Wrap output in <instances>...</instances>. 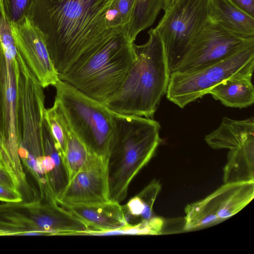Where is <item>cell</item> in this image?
Listing matches in <instances>:
<instances>
[{
  "label": "cell",
  "mask_w": 254,
  "mask_h": 254,
  "mask_svg": "<svg viewBox=\"0 0 254 254\" xmlns=\"http://www.w3.org/2000/svg\"><path fill=\"white\" fill-rule=\"evenodd\" d=\"M116 0H35L28 16L42 34L59 77L74 72L127 30L119 22Z\"/></svg>",
  "instance_id": "cell-1"
},
{
  "label": "cell",
  "mask_w": 254,
  "mask_h": 254,
  "mask_svg": "<svg viewBox=\"0 0 254 254\" xmlns=\"http://www.w3.org/2000/svg\"><path fill=\"white\" fill-rule=\"evenodd\" d=\"M107 157L110 201L120 203L129 185L154 156L161 142L159 123L151 118L113 113Z\"/></svg>",
  "instance_id": "cell-2"
},
{
  "label": "cell",
  "mask_w": 254,
  "mask_h": 254,
  "mask_svg": "<svg viewBox=\"0 0 254 254\" xmlns=\"http://www.w3.org/2000/svg\"><path fill=\"white\" fill-rule=\"evenodd\" d=\"M142 45L134 43L136 59L123 85L103 104L112 113L152 118L166 93L170 76L163 45L151 29Z\"/></svg>",
  "instance_id": "cell-3"
},
{
  "label": "cell",
  "mask_w": 254,
  "mask_h": 254,
  "mask_svg": "<svg viewBox=\"0 0 254 254\" xmlns=\"http://www.w3.org/2000/svg\"><path fill=\"white\" fill-rule=\"evenodd\" d=\"M134 45L127 32L121 33L79 69L59 79L104 104L120 89L135 61Z\"/></svg>",
  "instance_id": "cell-4"
},
{
  "label": "cell",
  "mask_w": 254,
  "mask_h": 254,
  "mask_svg": "<svg viewBox=\"0 0 254 254\" xmlns=\"http://www.w3.org/2000/svg\"><path fill=\"white\" fill-rule=\"evenodd\" d=\"M70 129L92 154L107 159L114 129L113 113L103 104L59 79L54 86Z\"/></svg>",
  "instance_id": "cell-5"
},
{
  "label": "cell",
  "mask_w": 254,
  "mask_h": 254,
  "mask_svg": "<svg viewBox=\"0 0 254 254\" xmlns=\"http://www.w3.org/2000/svg\"><path fill=\"white\" fill-rule=\"evenodd\" d=\"M254 45L245 48L215 64L189 72L171 73L166 90L168 100L181 108L205 94L212 87L233 77H252Z\"/></svg>",
  "instance_id": "cell-6"
},
{
  "label": "cell",
  "mask_w": 254,
  "mask_h": 254,
  "mask_svg": "<svg viewBox=\"0 0 254 254\" xmlns=\"http://www.w3.org/2000/svg\"><path fill=\"white\" fill-rule=\"evenodd\" d=\"M211 0H175L154 30L162 42L170 73L190 43L210 21Z\"/></svg>",
  "instance_id": "cell-7"
},
{
  "label": "cell",
  "mask_w": 254,
  "mask_h": 254,
  "mask_svg": "<svg viewBox=\"0 0 254 254\" xmlns=\"http://www.w3.org/2000/svg\"><path fill=\"white\" fill-rule=\"evenodd\" d=\"M252 45H254V37L238 36L209 21L190 43L174 71L197 70Z\"/></svg>",
  "instance_id": "cell-8"
},
{
  "label": "cell",
  "mask_w": 254,
  "mask_h": 254,
  "mask_svg": "<svg viewBox=\"0 0 254 254\" xmlns=\"http://www.w3.org/2000/svg\"><path fill=\"white\" fill-rule=\"evenodd\" d=\"M18 57V53L4 54L0 65V80L5 168L17 181L20 182L26 179V176L19 154L16 91Z\"/></svg>",
  "instance_id": "cell-9"
},
{
  "label": "cell",
  "mask_w": 254,
  "mask_h": 254,
  "mask_svg": "<svg viewBox=\"0 0 254 254\" xmlns=\"http://www.w3.org/2000/svg\"><path fill=\"white\" fill-rule=\"evenodd\" d=\"M18 52L41 86H54L59 80L48 52L45 39L28 17L10 24Z\"/></svg>",
  "instance_id": "cell-10"
},
{
  "label": "cell",
  "mask_w": 254,
  "mask_h": 254,
  "mask_svg": "<svg viewBox=\"0 0 254 254\" xmlns=\"http://www.w3.org/2000/svg\"><path fill=\"white\" fill-rule=\"evenodd\" d=\"M109 201L107 159L96 156L69 181L57 199L59 205H92Z\"/></svg>",
  "instance_id": "cell-11"
},
{
  "label": "cell",
  "mask_w": 254,
  "mask_h": 254,
  "mask_svg": "<svg viewBox=\"0 0 254 254\" xmlns=\"http://www.w3.org/2000/svg\"><path fill=\"white\" fill-rule=\"evenodd\" d=\"M44 200L0 204V236H48L44 231Z\"/></svg>",
  "instance_id": "cell-12"
},
{
  "label": "cell",
  "mask_w": 254,
  "mask_h": 254,
  "mask_svg": "<svg viewBox=\"0 0 254 254\" xmlns=\"http://www.w3.org/2000/svg\"><path fill=\"white\" fill-rule=\"evenodd\" d=\"M120 203L108 202L92 205H60L82 221L90 231L115 230L129 224Z\"/></svg>",
  "instance_id": "cell-13"
},
{
  "label": "cell",
  "mask_w": 254,
  "mask_h": 254,
  "mask_svg": "<svg viewBox=\"0 0 254 254\" xmlns=\"http://www.w3.org/2000/svg\"><path fill=\"white\" fill-rule=\"evenodd\" d=\"M254 197V181L224 183L206 197L222 221L236 214Z\"/></svg>",
  "instance_id": "cell-14"
},
{
  "label": "cell",
  "mask_w": 254,
  "mask_h": 254,
  "mask_svg": "<svg viewBox=\"0 0 254 254\" xmlns=\"http://www.w3.org/2000/svg\"><path fill=\"white\" fill-rule=\"evenodd\" d=\"M254 136L253 117L242 120L222 118L219 126L207 134L204 140L214 149H235Z\"/></svg>",
  "instance_id": "cell-15"
},
{
  "label": "cell",
  "mask_w": 254,
  "mask_h": 254,
  "mask_svg": "<svg viewBox=\"0 0 254 254\" xmlns=\"http://www.w3.org/2000/svg\"><path fill=\"white\" fill-rule=\"evenodd\" d=\"M210 21L238 36L254 37V17L228 0H211Z\"/></svg>",
  "instance_id": "cell-16"
},
{
  "label": "cell",
  "mask_w": 254,
  "mask_h": 254,
  "mask_svg": "<svg viewBox=\"0 0 254 254\" xmlns=\"http://www.w3.org/2000/svg\"><path fill=\"white\" fill-rule=\"evenodd\" d=\"M207 94L224 106L231 108H246L254 102L252 78L248 77L228 78L212 87Z\"/></svg>",
  "instance_id": "cell-17"
},
{
  "label": "cell",
  "mask_w": 254,
  "mask_h": 254,
  "mask_svg": "<svg viewBox=\"0 0 254 254\" xmlns=\"http://www.w3.org/2000/svg\"><path fill=\"white\" fill-rule=\"evenodd\" d=\"M254 181V136L229 150L223 170L224 183Z\"/></svg>",
  "instance_id": "cell-18"
},
{
  "label": "cell",
  "mask_w": 254,
  "mask_h": 254,
  "mask_svg": "<svg viewBox=\"0 0 254 254\" xmlns=\"http://www.w3.org/2000/svg\"><path fill=\"white\" fill-rule=\"evenodd\" d=\"M163 6L164 0H135L128 26V35L131 41L134 42L141 31L154 23Z\"/></svg>",
  "instance_id": "cell-19"
},
{
  "label": "cell",
  "mask_w": 254,
  "mask_h": 254,
  "mask_svg": "<svg viewBox=\"0 0 254 254\" xmlns=\"http://www.w3.org/2000/svg\"><path fill=\"white\" fill-rule=\"evenodd\" d=\"M184 230L190 231L215 225L221 220L206 197L198 201L188 204L185 209Z\"/></svg>",
  "instance_id": "cell-20"
},
{
  "label": "cell",
  "mask_w": 254,
  "mask_h": 254,
  "mask_svg": "<svg viewBox=\"0 0 254 254\" xmlns=\"http://www.w3.org/2000/svg\"><path fill=\"white\" fill-rule=\"evenodd\" d=\"M95 156L69 128L64 154L69 180Z\"/></svg>",
  "instance_id": "cell-21"
},
{
  "label": "cell",
  "mask_w": 254,
  "mask_h": 254,
  "mask_svg": "<svg viewBox=\"0 0 254 254\" xmlns=\"http://www.w3.org/2000/svg\"><path fill=\"white\" fill-rule=\"evenodd\" d=\"M164 220L160 217H152L148 220L112 231H90L87 235L107 236L119 235H157L162 234Z\"/></svg>",
  "instance_id": "cell-22"
},
{
  "label": "cell",
  "mask_w": 254,
  "mask_h": 254,
  "mask_svg": "<svg viewBox=\"0 0 254 254\" xmlns=\"http://www.w3.org/2000/svg\"><path fill=\"white\" fill-rule=\"evenodd\" d=\"M45 118L52 136L64 157L65 150L69 127L58 103L46 110Z\"/></svg>",
  "instance_id": "cell-23"
},
{
  "label": "cell",
  "mask_w": 254,
  "mask_h": 254,
  "mask_svg": "<svg viewBox=\"0 0 254 254\" xmlns=\"http://www.w3.org/2000/svg\"><path fill=\"white\" fill-rule=\"evenodd\" d=\"M35 0H0V10L10 23H17L28 17Z\"/></svg>",
  "instance_id": "cell-24"
},
{
  "label": "cell",
  "mask_w": 254,
  "mask_h": 254,
  "mask_svg": "<svg viewBox=\"0 0 254 254\" xmlns=\"http://www.w3.org/2000/svg\"><path fill=\"white\" fill-rule=\"evenodd\" d=\"M160 190V183L154 179L136 195L145 208L146 220L153 217V206Z\"/></svg>",
  "instance_id": "cell-25"
},
{
  "label": "cell",
  "mask_w": 254,
  "mask_h": 254,
  "mask_svg": "<svg viewBox=\"0 0 254 254\" xmlns=\"http://www.w3.org/2000/svg\"><path fill=\"white\" fill-rule=\"evenodd\" d=\"M135 3V0H116L114 3V8L117 12L119 21L127 30Z\"/></svg>",
  "instance_id": "cell-26"
},
{
  "label": "cell",
  "mask_w": 254,
  "mask_h": 254,
  "mask_svg": "<svg viewBox=\"0 0 254 254\" xmlns=\"http://www.w3.org/2000/svg\"><path fill=\"white\" fill-rule=\"evenodd\" d=\"M23 200V195L17 189L0 183V201L18 202Z\"/></svg>",
  "instance_id": "cell-27"
},
{
  "label": "cell",
  "mask_w": 254,
  "mask_h": 254,
  "mask_svg": "<svg viewBox=\"0 0 254 254\" xmlns=\"http://www.w3.org/2000/svg\"><path fill=\"white\" fill-rule=\"evenodd\" d=\"M4 56V52L0 41V65L1 60ZM6 163V152L3 128V119L1 108V92L0 80V164L4 166Z\"/></svg>",
  "instance_id": "cell-28"
},
{
  "label": "cell",
  "mask_w": 254,
  "mask_h": 254,
  "mask_svg": "<svg viewBox=\"0 0 254 254\" xmlns=\"http://www.w3.org/2000/svg\"><path fill=\"white\" fill-rule=\"evenodd\" d=\"M237 7L254 17V0H228Z\"/></svg>",
  "instance_id": "cell-29"
},
{
  "label": "cell",
  "mask_w": 254,
  "mask_h": 254,
  "mask_svg": "<svg viewBox=\"0 0 254 254\" xmlns=\"http://www.w3.org/2000/svg\"><path fill=\"white\" fill-rule=\"evenodd\" d=\"M0 183L17 189V185L11 174L0 164Z\"/></svg>",
  "instance_id": "cell-30"
},
{
  "label": "cell",
  "mask_w": 254,
  "mask_h": 254,
  "mask_svg": "<svg viewBox=\"0 0 254 254\" xmlns=\"http://www.w3.org/2000/svg\"><path fill=\"white\" fill-rule=\"evenodd\" d=\"M175 0H164L163 10L164 12L169 9L173 4Z\"/></svg>",
  "instance_id": "cell-31"
},
{
  "label": "cell",
  "mask_w": 254,
  "mask_h": 254,
  "mask_svg": "<svg viewBox=\"0 0 254 254\" xmlns=\"http://www.w3.org/2000/svg\"><path fill=\"white\" fill-rule=\"evenodd\" d=\"M1 18H2V14L1 13V11H0V22H1Z\"/></svg>",
  "instance_id": "cell-32"
}]
</instances>
